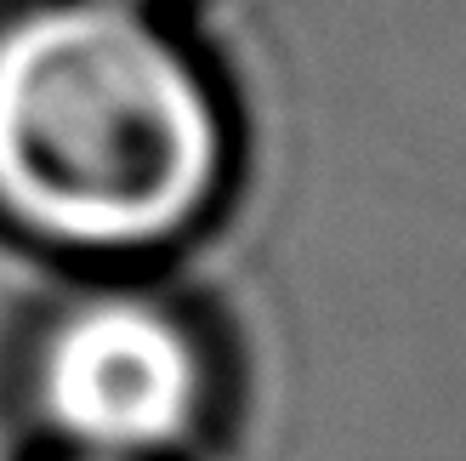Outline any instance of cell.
I'll return each mask as SVG.
<instances>
[{"label": "cell", "instance_id": "cell-1", "mask_svg": "<svg viewBox=\"0 0 466 461\" xmlns=\"http://www.w3.org/2000/svg\"><path fill=\"white\" fill-rule=\"evenodd\" d=\"M233 171L217 75L137 0H23L0 17V217L68 257L154 262Z\"/></svg>", "mask_w": 466, "mask_h": 461}, {"label": "cell", "instance_id": "cell-2", "mask_svg": "<svg viewBox=\"0 0 466 461\" xmlns=\"http://www.w3.org/2000/svg\"><path fill=\"white\" fill-rule=\"evenodd\" d=\"M137 6H154V12H177L182 0H137Z\"/></svg>", "mask_w": 466, "mask_h": 461}, {"label": "cell", "instance_id": "cell-3", "mask_svg": "<svg viewBox=\"0 0 466 461\" xmlns=\"http://www.w3.org/2000/svg\"><path fill=\"white\" fill-rule=\"evenodd\" d=\"M46 461H103V456H46Z\"/></svg>", "mask_w": 466, "mask_h": 461}]
</instances>
